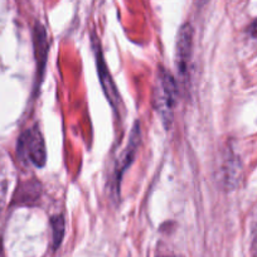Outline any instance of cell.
<instances>
[{
    "instance_id": "6da1fadb",
    "label": "cell",
    "mask_w": 257,
    "mask_h": 257,
    "mask_svg": "<svg viewBox=\"0 0 257 257\" xmlns=\"http://www.w3.org/2000/svg\"><path fill=\"white\" fill-rule=\"evenodd\" d=\"M177 98V82L167 70L160 67L158 70L157 83L154 88V106L165 127H170L173 122V113H174Z\"/></svg>"
},
{
    "instance_id": "277c9868",
    "label": "cell",
    "mask_w": 257,
    "mask_h": 257,
    "mask_svg": "<svg viewBox=\"0 0 257 257\" xmlns=\"http://www.w3.org/2000/svg\"><path fill=\"white\" fill-rule=\"evenodd\" d=\"M140 142H142V130H140V122H135L130 133V138H128V143L126 145L125 150L121 153L120 159H118L117 168H116V183H117V188H120V182L122 174L126 172L132 163L134 162L135 157H137L138 149H139Z\"/></svg>"
},
{
    "instance_id": "8fae6325",
    "label": "cell",
    "mask_w": 257,
    "mask_h": 257,
    "mask_svg": "<svg viewBox=\"0 0 257 257\" xmlns=\"http://www.w3.org/2000/svg\"><path fill=\"white\" fill-rule=\"evenodd\" d=\"M248 33L249 36H251V38H253L254 41H257V22H254V23L249 27Z\"/></svg>"
},
{
    "instance_id": "5b68a950",
    "label": "cell",
    "mask_w": 257,
    "mask_h": 257,
    "mask_svg": "<svg viewBox=\"0 0 257 257\" xmlns=\"http://www.w3.org/2000/svg\"><path fill=\"white\" fill-rule=\"evenodd\" d=\"M95 57H96V64H97V72H98V77H100L101 87H102L103 92H105L106 97H107L108 102L111 103V106H112L115 110H117L118 103H120V96H118L115 82H113L112 77H111L110 71L107 70V66H106L105 59H103L100 46L95 47Z\"/></svg>"
},
{
    "instance_id": "9c48e42d",
    "label": "cell",
    "mask_w": 257,
    "mask_h": 257,
    "mask_svg": "<svg viewBox=\"0 0 257 257\" xmlns=\"http://www.w3.org/2000/svg\"><path fill=\"white\" fill-rule=\"evenodd\" d=\"M7 190H8V179L3 170L0 169V208L3 207L4 201H6Z\"/></svg>"
},
{
    "instance_id": "8992f818",
    "label": "cell",
    "mask_w": 257,
    "mask_h": 257,
    "mask_svg": "<svg viewBox=\"0 0 257 257\" xmlns=\"http://www.w3.org/2000/svg\"><path fill=\"white\" fill-rule=\"evenodd\" d=\"M34 54L37 61V81H42L44 75V70L47 66L48 58V38H47L46 29L41 24H37L34 28Z\"/></svg>"
},
{
    "instance_id": "52a82bcc",
    "label": "cell",
    "mask_w": 257,
    "mask_h": 257,
    "mask_svg": "<svg viewBox=\"0 0 257 257\" xmlns=\"http://www.w3.org/2000/svg\"><path fill=\"white\" fill-rule=\"evenodd\" d=\"M239 175H241V163L238 162L236 157L227 158L226 164L222 167V182H223L224 187L232 188L236 187L238 184Z\"/></svg>"
},
{
    "instance_id": "7c38bea8",
    "label": "cell",
    "mask_w": 257,
    "mask_h": 257,
    "mask_svg": "<svg viewBox=\"0 0 257 257\" xmlns=\"http://www.w3.org/2000/svg\"><path fill=\"white\" fill-rule=\"evenodd\" d=\"M168 257H177V256H168Z\"/></svg>"
},
{
    "instance_id": "30bf717a",
    "label": "cell",
    "mask_w": 257,
    "mask_h": 257,
    "mask_svg": "<svg viewBox=\"0 0 257 257\" xmlns=\"http://www.w3.org/2000/svg\"><path fill=\"white\" fill-rule=\"evenodd\" d=\"M252 251H253L254 256L257 257V223L253 229V238H252Z\"/></svg>"
},
{
    "instance_id": "ba28073f",
    "label": "cell",
    "mask_w": 257,
    "mask_h": 257,
    "mask_svg": "<svg viewBox=\"0 0 257 257\" xmlns=\"http://www.w3.org/2000/svg\"><path fill=\"white\" fill-rule=\"evenodd\" d=\"M52 234H53V248H58L64 236V219L62 216H54L51 219Z\"/></svg>"
},
{
    "instance_id": "7a4b0ae2",
    "label": "cell",
    "mask_w": 257,
    "mask_h": 257,
    "mask_svg": "<svg viewBox=\"0 0 257 257\" xmlns=\"http://www.w3.org/2000/svg\"><path fill=\"white\" fill-rule=\"evenodd\" d=\"M21 158L27 159L37 168H43L47 162L46 144L42 133L37 127L29 128L21 137L18 143Z\"/></svg>"
},
{
    "instance_id": "3957f363",
    "label": "cell",
    "mask_w": 257,
    "mask_h": 257,
    "mask_svg": "<svg viewBox=\"0 0 257 257\" xmlns=\"http://www.w3.org/2000/svg\"><path fill=\"white\" fill-rule=\"evenodd\" d=\"M193 54V28L190 24H184L178 33L175 64L182 80H188L190 72V62Z\"/></svg>"
}]
</instances>
